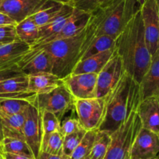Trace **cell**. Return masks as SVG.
<instances>
[{
    "label": "cell",
    "instance_id": "obj_1",
    "mask_svg": "<svg viewBox=\"0 0 159 159\" xmlns=\"http://www.w3.org/2000/svg\"><path fill=\"white\" fill-rule=\"evenodd\" d=\"M115 48L123 62L125 72L140 84L152 58L145 41L141 12L134 16L116 38Z\"/></svg>",
    "mask_w": 159,
    "mask_h": 159
},
{
    "label": "cell",
    "instance_id": "obj_2",
    "mask_svg": "<svg viewBox=\"0 0 159 159\" xmlns=\"http://www.w3.org/2000/svg\"><path fill=\"white\" fill-rule=\"evenodd\" d=\"M141 7L140 0H114L110 5L91 13L85 28L80 59L88 45L97 37L108 35L116 39L140 11Z\"/></svg>",
    "mask_w": 159,
    "mask_h": 159
},
{
    "label": "cell",
    "instance_id": "obj_3",
    "mask_svg": "<svg viewBox=\"0 0 159 159\" xmlns=\"http://www.w3.org/2000/svg\"><path fill=\"white\" fill-rule=\"evenodd\" d=\"M105 115L98 130L111 134L137 111L141 101L140 84L125 72L122 78L105 97Z\"/></svg>",
    "mask_w": 159,
    "mask_h": 159
},
{
    "label": "cell",
    "instance_id": "obj_4",
    "mask_svg": "<svg viewBox=\"0 0 159 159\" xmlns=\"http://www.w3.org/2000/svg\"><path fill=\"white\" fill-rule=\"evenodd\" d=\"M84 34L85 29L76 36L56 40L36 47L44 48L51 55L53 74L63 80L73 73L76 64L80 60V51Z\"/></svg>",
    "mask_w": 159,
    "mask_h": 159
},
{
    "label": "cell",
    "instance_id": "obj_5",
    "mask_svg": "<svg viewBox=\"0 0 159 159\" xmlns=\"http://www.w3.org/2000/svg\"><path fill=\"white\" fill-rule=\"evenodd\" d=\"M141 128L137 111H133L125 123L111 134V143L104 159H130L132 145Z\"/></svg>",
    "mask_w": 159,
    "mask_h": 159
},
{
    "label": "cell",
    "instance_id": "obj_6",
    "mask_svg": "<svg viewBox=\"0 0 159 159\" xmlns=\"http://www.w3.org/2000/svg\"><path fill=\"white\" fill-rule=\"evenodd\" d=\"M75 98L63 84L46 94H37L32 105L40 111H50L56 115L60 122L68 111L74 110Z\"/></svg>",
    "mask_w": 159,
    "mask_h": 159
},
{
    "label": "cell",
    "instance_id": "obj_7",
    "mask_svg": "<svg viewBox=\"0 0 159 159\" xmlns=\"http://www.w3.org/2000/svg\"><path fill=\"white\" fill-rule=\"evenodd\" d=\"M105 98L75 99V113L85 130L99 129L105 118Z\"/></svg>",
    "mask_w": 159,
    "mask_h": 159
},
{
    "label": "cell",
    "instance_id": "obj_8",
    "mask_svg": "<svg viewBox=\"0 0 159 159\" xmlns=\"http://www.w3.org/2000/svg\"><path fill=\"white\" fill-rule=\"evenodd\" d=\"M141 16L145 41L151 56L159 49V8L155 0H145L142 4Z\"/></svg>",
    "mask_w": 159,
    "mask_h": 159
},
{
    "label": "cell",
    "instance_id": "obj_9",
    "mask_svg": "<svg viewBox=\"0 0 159 159\" xmlns=\"http://www.w3.org/2000/svg\"><path fill=\"white\" fill-rule=\"evenodd\" d=\"M124 73L123 62L116 51H115L109 61L98 74L96 97H106L119 83Z\"/></svg>",
    "mask_w": 159,
    "mask_h": 159
},
{
    "label": "cell",
    "instance_id": "obj_10",
    "mask_svg": "<svg viewBox=\"0 0 159 159\" xmlns=\"http://www.w3.org/2000/svg\"><path fill=\"white\" fill-rule=\"evenodd\" d=\"M18 66L26 76L41 73H52V59L48 52L42 48H31L18 62Z\"/></svg>",
    "mask_w": 159,
    "mask_h": 159
},
{
    "label": "cell",
    "instance_id": "obj_11",
    "mask_svg": "<svg viewBox=\"0 0 159 159\" xmlns=\"http://www.w3.org/2000/svg\"><path fill=\"white\" fill-rule=\"evenodd\" d=\"M98 74L71 73L63 79V84L75 99L96 97Z\"/></svg>",
    "mask_w": 159,
    "mask_h": 159
},
{
    "label": "cell",
    "instance_id": "obj_12",
    "mask_svg": "<svg viewBox=\"0 0 159 159\" xmlns=\"http://www.w3.org/2000/svg\"><path fill=\"white\" fill-rule=\"evenodd\" d=\"M23 132L24 140L30 148L35 158L38 159L42 148V118L39 110L33 105H30L27 108Z\"/></svg>",
    "mask_w": 159,
    "mask_h": 159
},
{
    "label": "cell",
    "instance_id": "obj_13",
    "mask_svg": "<svg viewBox=\"0 0 159 159\" xmlns=\"http://www.w3.org/2000/svg\"><path fill=\"white\" fill-rule=\"evenodd\" d=\"M159 156V135L142 127L132 145L130 159H155Z\"/></svg>",
    "mask_w": 159,
    "mask_h": 159
},
{
    "label": "cell",
    "instance_id": "obj_14",
    "mask_svg": "<svg viewBox=\"0 0 159 159\" xmlns=\"http://www.w3.org/2000/svg\"><path fill=\"white\" fill-rule=\"evenodd\" d=\"M46 0H4L0 4V12L13 19L16 24L31 16Z\"/></svg>",
    "mask_w": 159,
    "mask_h": 159
},
{
    "label": "cell",
    "instance_id": "obj_15",
    "mask_svg": "<svg viewBox=\"0 0 159 159\" xmlns=\"http://www.w3.org/2000/svg\"><path fill=\"white\" fill-rule=\"evenodd\" d=\"M136 111L142 127L159 135V97L151 96L142 99Z\"/></svg>",
    "mask_w": 159,
    "mask_h": 159
},
{
    "label": "cell",
    "instance_id": "obj_16",
    "mask_svg": "<svg viewBox=\"0 0 159 159\" xmlns=\"http://www.w3.org/2000/svg\"><path fill=\"white\" fill-rule=\"evenodd\" d=\"M91 13H85V12L80 11V10L74 9L73 13L70 16V18L68 19L67 22L66 23L64 27H62V30L59 33L55 34L54 36L45 40V42H42L38 46L42 45H45V44L47 43H49V42H53V41H56V40L69 38L79 34L87 27L88 21L90 20V17H91ZM34 48H36V47H34Z\"/></svg>",
    "mask_w": 159,
    "mask_h": 159
},
{
    "label": "cell",
    "instance_id": "obj_17",
    "mask_svg": "<svg viewBox=\"0 0 159 159\" xmlns=\"http://www.w3.org/2000/svg\"><path fill=\"white\" fill-rule=\"evenodd\" d=\"M30 49V45L20 40L0 45V70L18 65L23 56Z\"/></svg>",
    "mask_w": 159,
    "mask_h": 159
},
{
    "label": "cell",
    "instance_id": "obj_18",
    "mask_svg": "<svg viewBox=\"0 0 159 159\" xmlns=\"http://www.w3.org/2000/svg\"><path fill=\"white\" fill-rule=\"evenodd\" d=\"M140 86L141 100L151 96L159 97V49L152 55L151 65Z\"/></svg>",
    "mask_w": 159,
    "mask_h": 159
},
{
    "label": "cell",
    "instance_id": "obj_19",
    "mask_svg": "<svg viewBox=\"0 0 159 159\" xmlns=\"http://www.w3.org/2000/svg\"><path fill=\"white\" fill-rule=\"evenodd\" d=\"M73 10L74 8L72 6L64 5L62 10L54 18H52L48 24L39 27V38L31 48L38 46L45 40L59 33L72 15Z\"/></svg>",
    "mask_w": 159,
    "mask_h": 159
},
{
    "label": "cell",
    "instance_id": "obj_20",
    "mask_svg": "<svg viewBox=\"0 0 159 159\" xmlns=\"http://www.w3.org/2000/svg\"><path fill=\"white\" fill-rule=\"evenodd\" d=\"M63 84V80L52 73H41L28 76V91L36 94H46Z\"/></svg>",
    "mask_w": 159,
    "mask_h": 159
},
{
    "label": "cell",
    "instance_id": "obj_21",
    "mask_svg": "<svg viewBox=\"0 0 159 159\" xmlns=\"http://www.w3.org/2000/svg\"><path fill=\"white\" fill-rule=\"evenodd\" d=\"M116 48L91 56L79 61L72 73H96L98 74L109 61Z\"/></svg>",
    "mask_w": 159,
    "mask_h": 159
},
{
    "label": "cell",
    "instance_id": "obj_22",
    "mask_svg": "<svg viewBox=\"0 0 159 159\" xmlns=\"http://www.w3.org/2000/svg\"><path fill=\"white\" fill-rule=\"evenodd\" d=\"M27 108L23 112L0 117L3 128L4 137H13L24 140L23 128L27 118Z\"/></svg>",
    "mask_w": 159,
    "mask_h": 159
},
{
    "label": "cell",
    "instance_id": "obj_23",
    "mask_svg": "<svg viewBox=\"0 0 159 159\" xmlns=\"http://www.w3.org/2000/svg\"><path fill=\"white\" fill-rule=\"evenodd\" d=\"M64 4L53 0H46L41 8L30 16L39 27L48 24L62 10Z\"/></svg>",
    "mask_w": 159,
    "mask_h": 159
},
{
    "label": "cell",
    "instance_id": "obj_24",
    "mask_svg": "<svg viewBox=\"0 0 159 159\" xmlns=\"http://www.w3.org/2000/svg\"><path fill=\"white\" fill-rule=\"evenodd\" d=\"M16 31L19 40L28 44L30 48L39 38V27L30 17L16 24Z\"/></svg>",
    "mask_w": 159,
    "mask_h": 159
},
{
    "label": "cell",
    "instance_id": "obj_25",
    "mask_svg": "<svg viewBox=\"0 0 159 159\" xmlns=\"http://www.w3.org/2000/svg\"><path fill=\"white\" fill-rule=\"evenodd\" d=\"M0 147L2 153L20 154V155H24L35 158L31 149L27 142L21 139L4 137Z\"/></svg>",
    "mask_w": 159,
    "mask_h": 159
},
{
    "label": "cell",
    "instance_id": "obj_26",
    "mask_svg": "<svg viewBox=\"0 0 159 159\" xmlns=\"http://www.w3.org/2000/svg\"><path fill=\"white\" fill-rule=\"evenodd\" d=\"M115 45H116V39L111 37L108 36V35H101V36L97 37L88 45L80 60L98 54V53L115 48Z\"/></svg>",
    "mask_w": 159,
    "mask_h": 159
},
{
    "label": "cell",
    "instance_id": "obj_27",
    "mask_svg": "<svg viewBox=\"0 0 159 159\" xmlns=\"http://www.w3.org/2000/svg\"><path fill=\"white\" fill-rule=\"evenodd\" d=\"M111 134L105 131L98 130L89 159H104L111 143Z\"/></svg>",
    "mask_w": 159,
    "mask_h": 159
},
{
    "label": "cell",
    "instance_id": "obj_28",
    "mask_svg": "<svg viewBox=\"0 0 159 159\" xmlns=\"http://www.w3.org/2000/svg\"><path fill=\"white\" fill-rule=\"evenodd\" d=\"M28 91V76L26 75L13 76L0 83V94L24 92Z\"/></svg>",
    "mask_w": 159,
    "mask_h": 159
},
{
    "label": "cell",
    "instance_id": "obj_29",
    "mask_svg": "<svg viewBox=\"0 0 159 159\" xmlns=\"http://www.w3.org/2000/svg\"><path fill=\"white\" fill-rule=\"evenodd\" d=\"M30 105V102L24 100L0 98V117L23 112Z\"/></svg>",
    "mask_w": 159,
    "mask_h": 159
},
{
    "label": "cell",
    "instance_id": "obj_30",
    "mask_svg": "<svg viewBox=\"0 0 159 159\" xmlns=\"http://www.w3.org/2000/svg\"><path fill=\"white\" fill-rule=\"evenodd\" d=\"M64 137L59 131L52 133L42 143L41 152H45L53 155H63Z\"/></svg>",
    "mask_w": 159,
    "mask_h": 159
},
{
    "label": "cell",
    "instance_id": "obj_31",
    "mask_svg": "<svg viewBox=\"0 0 159 159\" xmlns=\"http://www.w3.org/2000/svg\"><path fill=\"white\" fill-rule=\"evenodd\" d=\"M40 112H41V118H42V143L52 133L59 131L61 122L59 118L54 113L46 111H40Z\"/></svg>",
    "mask_w": 159,
    "mask_h": 159
},
{
    "label": "cell",
    "instance_id": "obj_32",
    "mask_svg": "<svg viewBox=\"0 0 159 159\" xmlns=\"http://www.w3.org/2000/svg\"><path fill=\"white\" fill-rule=\"evenodd\" d=\"M98 130V129L87 131L84 138L70 157V159H82L89 156L95 140Z\"/></svg>",
    "mask_w": 159,
    "mask_h": 159
},
{
    "label": "cell",
    "instance_id": "obj_33",
    "mask_svg": "<svg viewBox=\"0 0 159 159\" xmlns=\"http://www.w3.org/2000/svg\"><path fill=\"white\" fill-rule=\"evenodd\" d=\"M87 131L84 129L65 136L63 139V155L70 157L84 138Z\"/></svg>",
    "mask_w": 159,
    "mask_h": 159
},
{
    "label": "cell",
    "instance_id": "obj_34",
    "mask_svg": "<svg viewBox=\"0 0 159 159\" xmlns=\"http://www.w3.org/2000/svg\"><path fill=\"white\" fill-rule=\"evenodd\" d=\"M70 6L85 13H92L100 8L99 0H71Z\"/></svg>",
    "mask_w": 159,
    "mask_h": 159
},
{
    "label": "cell",
    "instance_id": "obj_35",
    "mask_svg": "<svg viewBox=\"0 0 159 159\" xmlns=\"http://www.w3.org/2000/svg\"><path fill=\"white\" fill-rule=\"evenodd\" d=\"M83 126L80 123L77 117L76 118H68L61 122L60 129L59 132L61 133L63 137L69 135L70 134L83 129Z\"/></svg>",
    "mask_w": 159,
    "mask_h": 159
},
{
    "label": "cell",
    "instance_id": "obj_36",
    "mask_svg": "<svg viewBox=\"0 0 159 159\" xmlns=\"http://www.w3.org/2000/svg\"><path fill=\"white\" fill-rule=\"evenodd\" d=\"M19 40L16 31V25L0 27V45L12 43Z\"/></svg>",
    "mask_w": 159,
    "mask_h": 159
},
{
    "label": "cell",
    "instance_id": "obj_37",
    "mask_svg": "<svg viewBox=\"0 0 159 159\" xmlns=\"http://www.w3.org/2000/svg\"><path fill=\"white\" fill-rule=\"evenodd\" d=\"M23 74L24 73L19 68L18 65H15L13 66L10 67V68L5 69V70H0V83L4 81L5 80L9 79V78Z\"/></svg>",
    "mask_w": 159,
    "mask_h": 159
},
{
    "label": "cell",
    "instance_id": "obj_38",
    "mask_svg": "<svg viewBox=\"0 0 159 159\" xmlns=\"http://www.w3.org/2000/svg\"><path fill=\"white\" fill-rule=\"evenodd\" d=\"M16 23L5 13L0 12V27L7 25H16Z\"/></svg>",
    "mask_w": 159,
    "mask_h": 159
},
{
    "label": "cell",
    "instance_id": "obj_39",
    "mask_svg": "<svg viewBox=\"0 0 159 159\" xmlns=\"http://www.w3.org/2000/svg\"><path fill=\"white\" fill-rule=\"evenodd\" d=\"M38 159H70L65 155H53L45 152H41Z\"/></svg>",
    "mask_w": 159,
    "mask_h": 159
},
{
    "label": "cell",
    "instance_id": "obj_40",
    "mask_svg": "<svg viewBox=\"0 0 159 159\" xmlns=\"http://www.w3.org/2000/svg\"><path fill=\"white\" fill-rule=\"evenodd\" d=\"M3 157L4 159H35L34 157H27V156L10 154V153H3Z\"/></svg>",
    "mask_w": 159,
    "mask_h": 159
},
{
    "label": "cell",
    "instance_id": "obj_41",
    "mask_svg": "<svg viewBox=\"0 0 159 159\" xmlns=\"http://www.w3.org/2000/svg\"><path fill=\"white\" fill-rule=\"evenodd\" d=\"M114 0H99V6L100 8H104L107 6L110 5Z\"/></svg>",
    "mask_w": 159,
    "mask_h": 159
},
{
    "label": "cell",
    "instance_id": "obj_42",
    "mask_svg": "<svg viewBox=\"0 0 159 159\" xmlns=\"http://www.w3.org/2000/svg\"><path fill=\"white\" fill-rule=\"evenodd\" d=\"M4 138V134H3V128H2V123H1V120H0V145L2 143V140Z\"/></svg>",
    "mask_w": 159,
    "mask_h": 159
},
{
    "label": "cell",
    "instance_id": "obj_43",
    "mask_svg": "<svg viewBox=\"0 0 159 159\" xmlns=\"http://www.w3.org/2000/svg\"><path fill=\"white\" fill-rule=\"evenodd\" d=\"M53 1L60 2V3L64 4V5H70V3H71V0H53Z\"/></svg>",
    "mask_w": 159,
    "mask_h": 159
},
{
    "label": "cell",
    "instance_id": "obj_44",
    "mask_svg": "<svg viewBox=\"0 0 159 159\" xmlns=\"http://www.w3.org/2000/svg\"><path fill=\"white\" fill-rule=\"evenodd\" d=\"M0 159H4L3 153H0Z\"/></svg>",
    "mask_w": 159,
    "mask_h": 159
},
{
    "label": "cell",
    "instance_id": "obj_45",
    "mask_svg": "<svg viewBox=\"0 0 159 159\" xmlns=\"http://www.w3.org/2000/svg\"><path fill=\"white\" fill-rule=\"evenodd\" d=\"M155 1H156V2H157V6H158V8H159V0H155Z\"/></svg>",
    "mask_w": 159,
    "mask_h": 159
},
{
    "label": "cell",
    "instance_id": "obj_46",
    "mask_svg": "<svg viewBox=\"0 0 159 159\" xmlns=\"http://www.w3.org/2000/svg\"><path fill=\"white\" fill-rule=\"evenodd\" d=\"M82 159H89V156H88V157H84V158H82Z\"/></svg>",
    "mask_w": 159,
    "mask_h": 159
},
{
    "label": "cell",
    "instance_id": "obj_47",
    "mask_svg": "<svg viewBox=\"0 0 159 159\" xmlns=\"http://www.w3.org/2000/svg\"><path fill=\"white\" fill-rule=\"evenodd\" d=\"M3 1H4V0H0V4L2 3V2H3Z\"/></svg>",
    "mask_w": 159,
    "mask_h": 159
},
{
    "label": "cell",
    "instance_id": "obj_48",
    "mask_svg": "<svg viewBox=\"0 0 159 159\" xmlns=\"http://www.w3.org/2000/svg\"><path fill=\"white\" fill-rule=\"evenodd\" d=\"M0 153H2V149H1V147H0Z\"/></svg>",
    "mask_w": 159,
    "mask_h": 159
},
{
    "label": "cell",
    "instance_id": "obj_49",
    "mask_svg": "<svg viewBox=\"0 0 159 159\" xmlns=\"http://www.w3.org/2000/svg\"><path fill=\"white\" fill-rule=\"evenodd\" d=\"M155 159H159V156H158V157H157V158H155Z\"/></svg>",
    "mask_w": 159,
    "mask_h": 159
}]
</instances>
